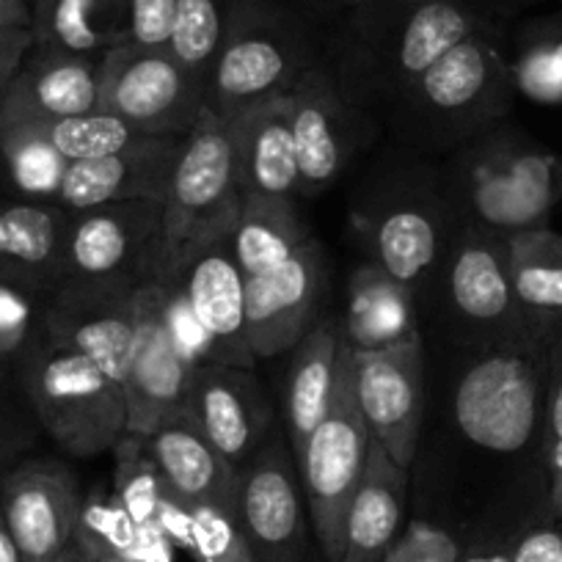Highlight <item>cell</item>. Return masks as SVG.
I'll return each instance as SVG.
<instances>
[{
  "instance_id": "39",
  "label": "cell",
  "mask_w": 562,
  "mask_h": 562,
  "mask_svg": "<svg viewBox=\"0 0 562 562\" xmlns=\"http://www.w3.org/2000/svg\"><path fill=\"white\" fill-rule=\"evenodd\" d=\"M546 477L549 510L562 521V326L549 339V370H546V425L543 452H540Z\"/></svg>"
},
{
  "instance_id": "53",
  "label": "cell",
  "mask_w": 562,
  "mask_h": 562,
  "mask_svg": "<svg viewBox=\"0 0 562 562\" xmlns=\"http://www.w3.org/2000/svg\"><path fill=\"white\" fill-rule=\"evenodd\" d=\"M34 3H36V0H34Z\"/></svg>"
},
{
  "instance_id": "28",
  "label": "cell",
  "mask_w": 562,
  "mask_h": 562,
  "mask_svg": "<svg viewBox=\"0 0 562 562\" xmlns=\"http://www.w3.org/2000/svg\"><path fill=\"white\" fill-rule=\"evenodd\" d=\"M408 480V469L394 463L372 441L364 474L356 485L348 516H345L342 560L339 562H383L403 527Z\"/></svg>"
},
{
  "instance_id": "38",
  "label": "cell",
  "mask_w": 562,
  "mask_h": 562,
  "mask_svg": "<svg viewBox=\"0 0 562 562\" xmlns=\"http://www.w3.org/2000/svg\"><path fill=\"white\" fill-rule=\"evenodd\" d=\"M193 562H257L243 535L235 510L215 502L191 505V549Z\"/></svg>"
},
{
  "instance_id": "36",
  "label": "cell",
  "mask_w": 562,
  "mask_h": 562,
  "mask_svg": "<svg viewBox=\"0 0 562 562\" xmlns=\"http://www.w3.org/2000/svg\"><path fill=\"white\" fill-rule=\"evenodd\" d=\"M116 469H113V496L122 502L135 524H158V513L169 499L171 488L160 477L158 467L149 458L147 439L140 434H124L113 447Z\"/></svg>"
},
{
  "instance_id": "16",
  "label": "cell",
  "mask_w": 562,
  "mask_h": 562,
  "mask_svg": "<svg viewBox=\"0 0 562 562\" xmlns=\"http://www.w3.org/2000/svg\"><path fill=\"white\" fill-rule=\"evenodd\" d=\"M138 288L135 281H61L47 295L40 334L89 356L122 386L133 348Z\"/></svg>"
},
{
  "instance_id": "44",
  "label": "cell",
  "mask_w": 562,
  "mask_h": 562,
  "mask_svg": "<svg viewBox=\"0 0 562 562\" xmlns=\"http://www.w3.org/2000/svg\"><path fill=\"white\" fill-rule=\"evenodd\" d=\"M34 29H3L0 31V91L12 83L18 69L23 67L25 56L34 47Z\"/></svg>"
},
{
  "instance_id": "19",
  "label": "cell",
  "mask_w": 562,
  "mask_h": 562,
  "mask_svg": "<svg viewBox=\"0 0 562 562\" xmlns=\"http://www.w3.org/2000/svg\"><path fill=\"white\" fill-rule=\"evenodd\" d=\"M83 488L56 458H31L0 474V507L23 562H50L72 543Z\"/></svg>"
},
{
  "instance_id": "22",
  "label": "cell",
  "mask_w": 562,
  "mask_h": 562,
  "mask_svg": "<svg viewBox=\"0 0 562 562\" xmlns=\"http://www.w3.org/2000/svg\"><path fill=\"white\" fill-rule=\"evenodd\" d=\"M182 138L144 135L138 144L113 155L72 160L64 177L58 204L67 210H89L108 202H130V199L164 202Z\"/></svg>"
},
{
  "instance_id": "26",
  "label": "cell",
  "mask_w": 562,
  "mask_h": 562,
  "mask_svg": "<svg viewBox=\"0 0 562 562\" xmlns=\"http://www.w3.org/2000/svg\"><path fill=\"white\" fill-rule=\"evenodd\" d=\"M348 350L350 342L345 337L342 317L337 315H323L290 350L293 361H290L288 394H284V422L295 458L331 408Z\"/></svg>"
},
{
  "instance_id": "49",
  "label": "cell",
  "mask_w": 562,
  "mask_h": 562,
  "mask_svg": "<svg viewBox=\"0 0 562 562\" xmlns=\"http://www.w3.org/2000/svg\"><path fill=\"white\" fill-rule=\"evenodd\" d=\"M50 562H97V560L89 554V551L83 549V546L75 543V540H72V543H69L67 549H64L61 554H58L56 560H50Z\"/></svg>"
},
{
  "instance_id": "51",
  "label": "cell",
  "mask_w": 562,
  "mask_h": 562,
  "mask_svg": "<svg viewBox=\"0 0 562 562\" xmlns=\"http://www.w3.org/2000/svg\"><path fill=\"white\" fill-rule=\"evenodd\" d=\"M7 361H14V370H18V359H12V356H9V353H7V350L0 348V367L7 364Z\"/></svg>"
},
{
  "instance_id": "31",
  "label": "cell",
  "mask_w": 562,
  "mask_h": 562,
  "mask_svg": "<svg viewBox=\"0 0 562 562\" xmlns=\"http://www.w3.org/2000/svg\"><path fill=\"white\" fill-rule=\"evenodd\" d=\"M310 237L295 199L273 196H246L235 229L229 232L237 265L246 279L288 262Z\"/></svg>"
},
{
  "instance_id": "40",
  "label": "cell",
  "mask_w": 562,
  "mask_h": 562,
  "mask_svg": "<svg viewBox=\"0 0 562 562\" xmlns=\"http://www.w3.org/2000/svg\"><path fill=\"white\" fill-rule=\"evenodd\" d=\"M463 546L447 529L428 521H411L394 538L383 562H461Z\"/></svg>"
},
{
  "instance_id": "29",
  "label": "cell",
  "mask_w": 562,
  "mask_h": 562,
  "mask_svg": "<svg viewBox=\"0 0 562 562\" xmlns=\"http://www.w3.org/2000/svg\"><path fill=\"white\" fill-rule=\"evenodd\" d=\"M507 262L524 328L549 342L562 326V235L538 226L507 237Z\"/></svg>"
},
{
  "instance_id": "42",
  "label": "cell",
  "mask_w": 562,
  "mask_h": 562,
  "mask_svg": "<svg viewBox=\"0 0 562 562\" xmlns=\"http://www.w3.org/2000/svg\"><path fill=\"white\" fill-rule=\"evenodd\" d=\"M177 0H127L124 45L166 50L175 25Z\"/></svg>"
},
{
  "instance_id": "43",
  "label": "cell",
  "mask_w": 562,
  "mask_h": 562,
  "mask_svg": "<svg viewBox=\"0 0 562 562\" xmlns=\"http://www.w3.org/2000/svg\"><path fill=\"white\" fill-rule=\"evenodd\" d=\"M111 562H177V546L158 524H138L133 540Z\"/></svg>"
},
{
  "instance_id": "47",
  "label": "cell",
  "mask_w": 562,
  "mask_h": 562,
  "mask_svg": "<svg viewBox=\"0 0 562 562\" xmlns=\"http://www.w3.org/2000/svg\"><path fill=\"white\" fill-rule=\"evenodd\" d=\"M461 562H513L510 560V538L488 546H472L461 551Z\"/></svg>"
},
{
  "instance_id": "50",
  "label": "cell",
  "mask_w": 562,
  "mask_h": 562,
  "mask_svg": "<svg viewBox=\"0 0 562 562\" xmlns=\"http://www.w3.org/2000/svg\"><path fill=\"white\" fill-rule=\"evenodd\" d=\"M312 3H321L326 9H342V12H353V9L364 7L367 0H312Z\"/></svg>"
},
{
  "instance_id": "14",
  "label": "cell",
  "mask_w": 562,
  "mask_h": 562,
  "mask_svg": "<svg viewBox=\"0 0 562 562\" xmlns=\"http://www.w3.org/2000/svg\"><path fill=\"white\" fill-rule=\"evenodd\" d=\"M353 392L372 441L411 472L425 422L422 334L383 350H353Z\"/></svg>"
},
{
  "instance_id": "35",
  "label": "cell",
  "mask_w": 562,
  "mask_h": 562,
  "mask_svg": "<svg viewBox=\"0 0 562 562\" xmlns=\"http://www.w3.org/2000/svg\"><path fill=\"white\" fill-rule=\"evenodd\" d=\"M23 122L34 124L69 164L113 155L144 138V133L105 111L80 113V116L67 119H23Z\"/></svg>"
},
{
  "instance_id": "20",
  "label": "cell",
  "mask_w": 562,
  "mask_h": 562,
  "mask_svg": "<svg viewBox=\"0 0 562 562\" xmlns=\"http://www.w3.org/2000/svg\"><path fill=\"white\" fill-rule=\"evenodd\" d=\"M186 414L235 469L273 436V405L254 367L199 364L188 386Z\"/></svg>"
},
{
  "instance_id": "24",
  "label": "cell",
  "mask_w": 562,
  "mask_h": 562,
  "mask_svg": "<svg viewBox=\"0 0 562 562\" xmlns=\"http://www.w3.org/2000/svg\"><path fill=\"white\" fill-rule=\"evenodd\" d=\"M72 210L58 202L0 204V284L47 295L64 281Z\"/></svg>"
},
{
  "instance_id": "13",
  "label": "cell",
  "mask_w": 562,
  "mask_h": 562,
  "mask_svg": "<svg viewBox=\"0 0 562 562\" xmlns=\"http://www.w3.org/2000/svg\"><path fill=\"white\" fill-rule=\"evenodd\" d=\"M235 516L257 562H304L310 507L290 441L270 436L240 469Z\"/></svg>"
},
{
  "instance_id": "4",
  "label": "cell",
  "mask_w": 562,
  "mask_h": 562,
  "mask_svg": "<svg viewBox=\"0 0 562 562\" xmlns=\"http://www.w3.org/2000/svg\"><path fill=\"white\" fill-rule=\"evenodd\" d=\"M546 370L549 342L518 337L472 345V359L452 389V419L461 439L488 456L540 461Z\"/></svg>"
},
{
  "instance_id": "1",
  "label": "cell",
  "mask_w": 562,
  "mask_h": 562,
  "mask_svg": "<svg viewBox=\"0 0 562 562\" xmlns=\"http://www.w3.org/2000/svg\"><path fill=\"white\" fill-rule=\"evenodd\" d=\"M502 25L467 0H367L345 20L323 58L342 89L375 119L458 42Z\"/></svg>"
},
{
  "instance_id": "17",
  "label": "cell",
  "mask_w": 562,
  "mask_h": 562,
  "mask_svg": "<svg viewBox=\"0 0 562 562\" xmlns=\"http://www.w3.org/2000/svg\"><path fill=\"white\" fill-rule=\"evenodd\" d=\"M328 259L315 237L288 262L246 279V337L257 361L290 353L323 317Z\"/></svg>"
},
{
  "instance_id": "45",
  "label": "cell",
  "mask_w": 562,
  "mask_h": 562,
  "mask_svg": "<svg viewBox=\"0 0 562 562\" xmlns=\"http://www.w3.org/2000/svg\"><path fill=\"white\" fill-rule=\"evenodd\" d=\"M469 7L477 9L480 14H485L494 23H505V20L516 18L524 9L535 7V3H543V0H467Z\"/></svg>"
},
{
  "instance_id": "23",
  "label": "cell",
  "mask_w": 562,
  "mask_h": 562,
  "mask_svg": "<svg viewBox=\"0 0 562 562\" xmlns=\"http://www.w3.org/2000/svg\"><path fill=\"white\" fill-rule=\"evenodd\" d=\"M102 56L36 45L0 91V119H67L100 111Z\"/></svg>"
},
{
  "instance_id": "15",
  "label": "cell",
  "mask_w": 562,
  "mask_h": 562,
  "mask_svg": "<svg viewBox=\"0 0 562 562\" xmlns=\"http://www.w3.org/2000/svg\"><path fill=\"white\" fill-rule=\"evenodd\" d=\"M441 270L450 310L472 345L529 337L513 293L507 237L458 224Z\"/></svg>"
},
{
  "instance_id": "33",
  "label": "cell",
  "mask_w": 562,
  "mask_h": 562,
  "mask_svg": "<svg viewBox=\"0 0 562 562\" xmlns=\"http://www.w3.org/2000/svg\"><path fill=\"white\" fill-rule=\"evenodd\" d=\"M229 7L232 0H177L175 25L166 50L202 91L207 89L210 72L224 45Z\"/></svg>"
},
{
  "instance_id": "27",
  "label": "cell",
  "mask_w": 562,
  "mask_h": 562,
  "mask_svg": "<svg viewBox=\"0 0 562 562\" xmlns=\"http://www.w3.org/2000/svg\"><path fill=\"white\" fill-rule=\"evenodd\" d=\"M147 439L149 458L160 477L188 505L215 502L235 510L237 469L202 436L191 416H169Z\"/></svg>"
},
{
  "instance_id": "21",
  "label": "cell",
  "mask_w": 562,
  "mask_h": 562,
  "mask_svg": "<svg viewBox=\"0 0 562 562\" xmlns=\"http://www.w3.org/2000/svg\"><path fill=\"white\" fill-rule=\"evenodd\" d=\"M210 345V364L257 367L246 337V276L229 235L193 257L177 281Z\"/></svg>"
},
{
  "instance_id": "18",
  "label": "cell",
  "mask_w": 562,
  "mask_h": 562,
  "mask_svg": "<svg viewBox=\"0 0 562 562\" xmlns=\"http://www.w3.org/2000/svg\"><path fill=\"white\" fill-rule=\"evenodd\" d=\"M196 367L186 361L164 317V281H147L135 301V334L122 392L127 400V430L149 436L169 416L186 411L188 386Z\"/></svg>"
},
{
  "instance_id": "11",
  "label": "cell",
  "mask_w": 562,
  "mask_h": 562,
  "mask_svg": "<svg viewBox=\"0 0 562 562\" xmlns=\"http://www.w3.org/2000/svg\"><path fill=\"white\" fill-rule=\"evenodd\" d=\"M100 111L144 135L191 133L204 116V91L169 50L116 45L100 61Z\"/></svg>"
},
{
  "instance_id": "37",
  "label": "cell",
  "mask_w": 562,
  "mask_h": 562,
  "mask_svg": "<svg viewBox=\"0 0 562 562\" xmlns=\"http://www.w3.org/2000/svg\"><path fill=\"white\" fill-rule=\"evenodd\" d=\"M135 527L138 524L130 518L111 488H91L83 496L72 540L83 546L97 562H111L133 540Z\"/></svg>"
},
{
  "instance_id": "3",
  "label": "cell",
  "mask_w": 562,
  "mask_h": 562,
  "mask_svg": "<svg viewBox=\"0 0 562 562\" xmlns=\"http://www.w3.org/2000/svg\"><path fill=\"white\" fill-rule=\"evenodd\" d=\"M441 193L458 224L499 237L549 226L562 199V158L518 130L496 124L456 149Z\"/></svg>"
},
{
  "instance_id": "9",
  "label": "cell",
  "mask_w": 562,
  "mask_h": 562,
  "mask_svg": "<svg viewBox=\"0 0 562 562\" xmlns=\"http://www.w3.org/2000/svg\"><path fill=\"white\" fill-rule=\"evenodd\" d=\"M372 436L361 419L353 392V348L348 350L337 394L326 419L312 430L304 450L295 458L310 507L312 532L328 562L342 560L345 516L364 474Z\"/></svg>"
},
{
  "instance_id": "5",
  "label": "cell",
  "mask_w": 562,
  "mask_h": 562,
  "mask_svg": "<svg viewBox=\"0 0 562 562\" xmlns=\"http://www.w3.org/2000/svg\"><path fill=\"white\" fill-rule=\"evenodd\" d=\"M246 193L226 119L204 111L182 138L164 196V246L158 281L177 284L202 248L226 237L237 224Z\"/></svg>"
},
{
  "instance_id": "52",
  "label": "cell",
  "mask_w": 562,
  "mask_h": 562,
  "mask_svg": "<svg viewBox=\"0 0 562 562\" xmlns=\"http://www.w3.org/2000/svg\"><path fill=\"white\" fill-rule=\"evenodd\" d=\"M108 3H111V7H116V9H122V12L127 14V0H108Z\"/></svg>"
},
{
  "instance_id": "34",
  "label": "cell",
  "mask_w": 562,
  "mask_h": 562,
  "mask_svg": "<svg viewBox=\"0 0 562 562\" xmlns=\"http://www.w3.org/2000/svg\"><path fill=\"white\" fill-rule=\"evenodd\" d=\"M510 69L516 94L538 105H562V14L521 31Z\"/></svg>"
},
{
  "instance_id": "41",
  "label": "cell",
  "mask_w": 562,
  "mask_h": 562,
  "mask_svg": "<svg viewBox=\"0 0 562 562\" xmlns=\"http://www.w3.org/2000/svg\"><path fill=\"white\" fill-rule=\"evenodd\" d=\"M513 562H562V521L540 507L538 516L527 518L510 532Z\"/></svg>"
},
{
  "instance_id": "2",
  "label": "cell",
  "mask_w": 562,
  "mask_h": 562,
  "mask_svg": "<svg viewBox=\"0 0 562 562\" xmlns=\"http://www.w3.org/2000/svg\"><path fill=\"white\" fill-rule=\"evenodd\" d=\"M516 83L499 31L458 42L400 94L383 122L405 147L458 149L510 113Z\"/></svg>"
},
{
  "instance_id": "10",
  "label": "cell",
  "mask_w": 562,
  "mask_h": 562,
  "mask_svg": "<svg viewBox=\"0 0 562 562\" xmlns=\"http://www.w3.org/2000/svg\"><path fill=\"white\" fill-rule=\"evenodd\" d=\"M164 202L130 199L72 210L64 281H158Z\"/></svg>"
},
{
  "instance_id": "7",
  "label": "cell",
  "mask_w": 562,
  "mask_h": 562,
  "mask_svg": "<svg viewBox=\"0 0 562 562\" xmlns=\"http://www.w3.org/2000/svg\"><path fill=\"white\" fill-rule=\"evenodd\" d=\"M321 56L323 47L279 0H232L204 105L218 119L237 116L257 102L288 94Z\"/></svg>"
},
{
  "instance_id": "32",
  "label": "cell",
  "mask_w": 562,
  "mask_h": 562,
  "mask_svg": "<svg viewBox=\"0 0 562 562\" xmlns=\"http://www.w3.org/2000/svg\"><path fill=\"white\" fill-rule=\"evenodd\" d=\"M0 160L20 199L58 202L69 160L31 122L0 119Z\"/></svg>"
},
{
  "instance_id": "12",
  "label": "cell",
  "mask_w": 562,
  "mask_h": 562,
  "mask_svg": "<svg viewBox=\"0 0 562 562\" xmlns=\"http://www.w3.org/2000/svg\"><path fill=\"white\" fill-rule=\"evenodd\" d=\"M301 193L315 196L331 186L375 135L381 119L359 105L326 58H317L290 89Z\"/></svg>"
},
{
  "instance_id": "8",
  "label": "cell",
  "mask_w": 562,
  "mask_h": 562,
  "mask_svg": "<svg viewBox=\"0 0 562 562\" xmlns=\"http://www.w3.org/2000/svg\"><path fill=\"white\" fill-rule=\"evenodd\" d=\"M353 224L370 262L416 295L445 265L458 221L439 177L414 175L367 196L364 207L353 213Z\"/></svg>"
},
{
  "instance_id": "46",
  "label": "cell",
  "mask_w": 562,
  "mask_h": 562,
  "mask_svg": "<svg viewBox=\"0 0 562 562\" xmlns=\"http://www.w3.org/2000/svg\"><path fill=\"white\" fill-rule=\"evenodd\" d=\"M34 12L29 0H0V31L3 29H31Z\"/></svg>"
},
{
  "instance_id": "25",
  "label": "cell",
  "mask_w": 562,
  "mask_h": 562,
  "mask_svg": "<svg viewBox=\"0 0 562 562\" xmlns=\"http://www.w3.org/2000/svg\"><path fill=\"white\" fill-rule=\"evenodd\" d=\"M235 138V160L246 196L299 199V153H295L293 108L288 94L270 97L226 119Z\"/></svg>"
},
{
  "instance_id": "30",
  "label": "cell",
  "mask_w": 562,
  "mask_h": 562,
  "mask_svg": "<svg viewBox=\"0 0 562 562\" xmlns=\"http://www.w3.org/2000/svg\"><path fill=\"white\" fill-rule=\"evenodd\" d=\"M342 326L353 350H383L419 337L414 293L378 265L364 262L350 279Z\"/></svg>"
},
{
  "instance_id": "6",
  "label": "cell",
  "mask_w": 562,
  "mask_h": 562,
  "mask_svg": "<svg viewBox=\"0 0 562 562\" xmlns=\"http://www.w3.org/2000/svg\"><path fill=\"white\" fill-rule=\"evenodd\" d=\"M18 381L45 434L72 458L102 456L127 434L122 386L89 356L36 337L18 359Z\"/></svg>"
},
{
  "instance_id": "48",
  "label": "cell",
  "mask_w": 562,
  "mask_h": 562,
  "mask_svg": "<svg viewBox=\"0 0 562 562\" xmlns=\"http://www.w3.org/2000/svg\"><path fill=\"white\" fill-rule=\"evenodd\" d=\"M0 562H23L18 543L12 538V529L7 524V516H3V507H0Z\"/></svg>"
}]
</instances>
